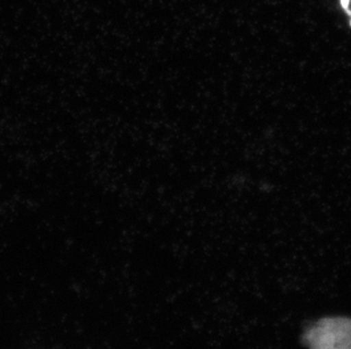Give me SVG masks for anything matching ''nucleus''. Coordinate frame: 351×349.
I'll list each match as a JSON object with an SVG mask.
<instances>
[{
  "mask_svg": "<svg viewBox=\"0 0 351 349\" xmlns=\"http://www.w3.org/2000/svg\"><path fill=\"white\" fill-rule=\"evenodd\" d=\"M302 344L308 349H351V319L328 316L305 330Z\"/></svg>",
  "mask_w": 351,
  "mask_h": 349,
  "instance_id": "1",
  "label": "nucleus"
}]
</instances>
